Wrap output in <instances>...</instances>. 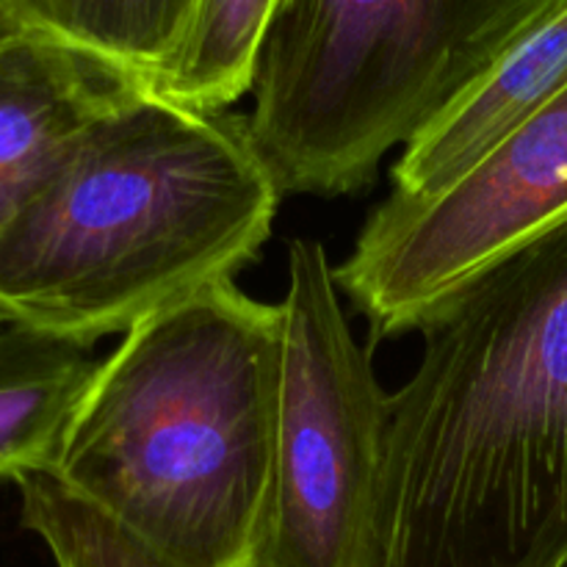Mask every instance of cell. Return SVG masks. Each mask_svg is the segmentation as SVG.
Instances as JSON below:
<instances>
[{
    "instance_id": "obj_7",
    "label": "cell",
    "mask_w": 567,
    "mask_h": 567,
    "mask_svg": "<svg viewBox=\"0 0 567 567\" xmlns=\"http://www.w3.org/2000/svg\"><path fill=\"white\" fill-rule=\"evenodd\" d=\"M138 89L127 72L37 28L0 42V233L66 150Z\"/></svg>"
},
{
    "instance_id": "obj_8",
    "label": "cell",
    "mask_w": 567,
    "mask_h": 567,
    "mask_svg": "<svg viewBox=\"0 0 567 567\" xmlns=\"http://www.w3.org/2000/svg\"><path fill=\"white\" fill-rule=\"evenodd\" d=\"M567 89V0L529 28L474 86L404 144L393 197L424 199L457 181Z\"/></svg>"
},
{
    "instance_id": "obj_12",
    "label": "cell",
    "mask_w": 567,
    "mask_h": 567,
    "mask_svg": "<svg viewBox=\"0 0 567 567\" xmlns=\"http://www.w3.org/2000/svg\"><path fill=\"white\" fill-rule=\"evenodd\" d=\"M22 526L44 543L55 567H164L142 543L50 471L17 482Z\"/></svg>"
},
{
    "instance_id": "obj_13",
    "label": "cell",
    "mask_w": 567,
    "mask_h": 567,
    "mask_svg": "<svg viewBox=\"0 0 567 567\" xmlns=\"http://www.w3.org/2000/svg\"><path fill=\"white\" fill-rule=\"evenodd\" d=\"M28 31L25 20H22V11L17 6V0H0V42L17 33Z\"/></svg>"
},
{
    "instance_id": "obj_2",
    "label": "cell",
    "mask_w": 567,
    "mask_h": 567,
    "mask_svg": "<svg viewBox=\"0 0 567 567\" xmlns=\"http://www.w3.org/2000/svg\"><path fill=\"white\" fill-rule=\"evenodd\" d=\"M280 197L247 116L138 89L0 233V316L83 347L125 336L236 280L269 241Z\"/></svg>"
},
{
    "instance_id": "obj_4",
    "label": "cell",
    "mask_w": 567,
    "mask_h": 567,
    "mask_svg": "<svg viewBox=\"0 0 567 567\" xmlns=\"http://www.w3.org/2000/svg\"><path fill=\"white\" fill-rule=\"evenodd\" d=\"M559 0H291L252 83L249 136L282 194L363 192Z\"/></svg>"
},
{
    "instance_id": "obj_1",
    "label": "cell",
    "mask_w": 567,
    "mask_h": 567,
    "mask_svg": "<svg viewBox=\"0 0 567 567\" xmlns=\"http://www.w3.org/2000/svg\"><path fill=\"white\" fill-rule=\"evenodd\" d=\"M415 332L388 399L377 567H567V221Z\"/></svg>"
},
{
    "instance_id": "obj_5",
    "label": "cell",
    "mask_w": 567,
    "mask_h": 567,
    "mask_svg": "<svg viewBox=\"0 0 567 567\" xmlns=\"http://www.w3.org/2000/svg\"><path fill=\"white\" fill-rule=\"evenodd\" d=\"M271 476L249 567H377L388 399L324 244H288Z\"/></svg>"
},
{
    "instance_id": "obj_6",
    "label": "cell",
    "mask_w": 567,
    "mask_h": 567,
    "mask_svg": "<svg viewBox=\"0 0 567 567\" xmlns=\"http://www.w3.org/2000/svg\"><path fill=\"white\" fill-rule=\"evenodd\" d=\"M567 221V89L424 199L388 194L336 282L371 341L413 332L441 299Z\"/></svg>"
},
{
    "instance_id": "obj_14",
    "label": "cell",
    "mask_w": 567,
    "mask_h": 567,
    "mask_svg": "<svg viewBox=\"0 0 567 567\" xmlns=\"http://www.w3.org/2000/svg\"><path fill=\"white\" fill-rule=\"evenodd\" d=\"M0 321H9V319H3V316H0Z\"/></svg>"
},
{
    "instance_id": "obj_3",
    "label": "cell",
    "mask_w": 567,
    "mask_h": 567,
    "mask_svg": "<svg viewBox=\"0 0 567 567\" xmlns=\"http://www.w3.org/2000/svg\"><path fill=\"white\" fill-rule=\"evenodd\" d=\"M277 305L221 280L100 360L50 474L164 567H249L271 476Z\"/></svg>"
},
{
    "instance_id": "obj_11",
    "label": "cell",
    "mask_w": 567,
    "mask_h": 567,
    "mask_svg": "<svg viewBox=\"0 0 567 567\" xmlns=\"http://www.w3.org/2000/svg\"><path fill=\"white\" fill-rule=\"evenodd\" d=\"M28 28L50 33L147 86L169 61L197 0H17Z\"/></svg>"
},
{
    "instance_id": "obj_10",
    "label": "cell",
    "mask_w": 567,
    "mask_h": 567,
    "mask_svg": "<svg viewBox=\"0 0 567 567\" xmlns=\"http://www.w3.org/2000/svg\"><path fill=\"white\" fill-rule=\"evenodd\" d=\"M291 0H197L150 92L199 111H227L252 94L260 50Z\"/></svg>"
},
{
    "instance_id": "obj_9",
    "label": "cell",
    "mask_w": 567,
    "mask_h": 567,
    "mask_svg": "<svg viewBox=\"0 0 567 567\" xmlns=\"http://www.w3.org/2000/svg\"><path fill=\"white\" fill-rule=\"evenodd\" d=\"M97 365L92 347L0 321V482L53 471Z\"/></svg>"
}]
</instances>
